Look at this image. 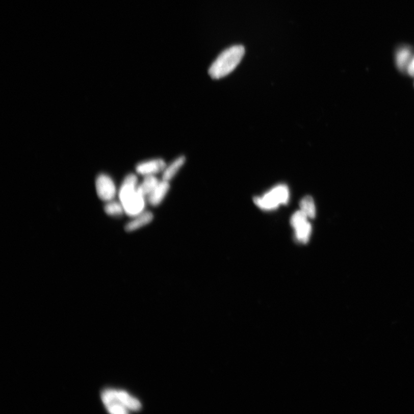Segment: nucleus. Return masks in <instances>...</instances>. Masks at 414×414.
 Instances as JSON below:
<instances>
[{
	"mask_svg": "<svg viewBox=\"0 0 414 414\" xmlns=\"http://www.w3.org/2000/svg\"><path fill=\"white\" fill-rule=\"evenodd\" d=\"M137 175L129 174L123 180L119 191V199L124 212L130 217H135L145 210L146 197L138 190Z\"/></svg>",
	"mask_w": 414,
	"mask_h": 414,
	"instance_id": "nucleus-1",
	"label": "nucleus"
},
{
	"mask_svg": "<svg viewBox=\"0 0 414 414\" xmlns=\"http://www.w3.org/2000/svg\"><path fill=\"white\" fill-rule=\"evenodd\" d=\"M245 48L240 45L223 51L211 65L209 73L215 80L221 79L230 74L240 64L245 55Z\"/></svg>",
	"mask_w": 414,
	"mask_h": 414,
	"instance_id": "nucleus-2",
	"label": "nucleus"
},
{
	"mask_svg": "<svg viewBox=\"0 0 414 414\" xmlns=\"http://www.w3.org/2000/svg\"><path fill=\"white\" fill-rule=\"evenodd\" d=\"M102 402L106 407L117 404L123 406L130 411H138L141 408L139 400L126 391L115 389H105L101 395Z\"/></svg>",
	"mask_w": 414,
	"mask_h": 414,
	"instance_id": "nucleus-3",
	"label": "nucleus"
},
{
	"mask_svg": "<svg viewBox=\"0 0 414 414\" xmlns=\"http://www.w3.org/2000/svg\"><path fill=\"white\" fill-rule=\"evenodd\" d=\"M290 192L286 185H278L262 197L254 198V203L264 210H272L280 204H286L289 202Z\"/></svg>",
	"mask_w": 414,
	"mask_h": 414,
	"instance_id": "nucleus-4",
	"label": "nucleus"
},
{
	"mask_svg": "<svg viewBox=\"0 0 414 414\" xmlns=\"http://www.w3.org/2000/svg\"><path fill=\"white\" fill-rule=\"evenodd\" d=\"M97 194L103 201L109 202L113 200L116 193L115 183L112 179L106 174H100L96 181Z\"/></svg>",
	"mask_w": 414,
	"mask_h": 414,
	"instance_id": "nucleus-5",
	"label": "nucleus"
},
{
	"mask_svg": "<svg viewBox=\"0 0 414 414\" xmlns=\"http://www.w3.org/2000/svg\"><path fill=\"white\" fill-rule=\"evenodd\" d=\"M165 161L162 159L157 158L143 161L136 166V172L144 177L148 175H156L164 172L166 168Z\"/></svg>",
	"mask_w": 414,
	"mask_h": 414,
	"instance_id": "nucleus-6",
	"label": "nucleus"
},
{
	"mask_svg": "<svg viewBox=\"0 0 414 414\" xmlns=\"http://www.w3.org/2000/svg\"><path fill=\"white\" fill-rule=\"evenodd\" d=\"M170 182L162 179L154 190L147 197L148 203L157 206L160 205L165 199L170 190Z\"/></svg>",
	"mask_w": 414,
	"mask_h": 414,
	"instance_id": "nucleus-7",
	"label": "nucleus"
},
{
	"mask_svg": "<svg viewBox=\"0 0 414 414\" xmlns=\"http://www.w3.org/2000/svg\"><path fill=\"white\" fill-rule=\"evenodd\" d=\"M153 219H154V215L150 211H145L134 217L131 222L126 224L125 230L128 232L136 231L150 223Z\"/></svg>",
	"mask_w": 414,
	"mask_h": 414,
	"instance_id": "nucleus-8",
	"label": "nucleus"
},
{
	"mask_svg": "<svg viewBox=\"0 0 414 414\" xmlns=\"http://www.w3.org/2000/svg\"><path fill=\"white\" fill-rule=\"evenodd\" d=\"M186 161L185 156H179L170 164L166 165L164 172L162 173L163 174L162 179L170 182L177 175L179 171L183 168V166L185 165Z\"/></svg>",
	"mask_w": 414,
	"mask_h": 414,
	"instance_id": "nucleus-9",
	"label": "nucleus"
},
{
	"mask_svg": "<svg viewBox=\"0 0 414 414\" xmlns=\"http://www.w3.org/2000/svg\"><path fill=\"white\" fill-rule=\"evenodd\" d=\"M412 51L410 48L407 46L400 47L396 54V62L400 70L407 69V67L412 58Z\"/></svg>",
	"mask_w": 414,
	"mask_h": 414,
	"instance_id": "nucleus-10",
	"label": "nucleus"
},
{
	"mask_svg": "<svg viewBox=\"0 0 414 414\" xmlns=\"http://www.w3.org/2000/svg\"><path fill=\"white\" fill-rule=\"evenodd\" d=\"M160 181L156 175L145 176L143 182L139 184L138 190L144 196L147 197L158 185Z\"/></svg>",
	"mask_w": 414,
	"mask_h": 414,
	"instance_id": "nucleus-11",
	"label": "nucleus"
},
{
	"mask_svg": "<svg viewBox=\"0 0 414 414\" xmlns=\"http://www.w3.org/2000/svg\"><path fill=\"white\" fill-rule=\"evenodd\" d=\"M296 239L302 244H307L312 235V225L307 221L294 228Z\"/></svg>",
	"mask_w": 414,
	"mask_h": 414,
	"instance_id": "nucleus-12",
	"label": "nucleus"
},
{
	"mask_svg": "<svg viewBox=\"0 0 414 414\" xmlns=\"http://www.w3.org/2000/svg\"><path fill=\"white\" fill-rule=\"evenodd\" d=\"M300 210L307 216V217L313 219L316 217V209L313 198L309 196H305L300 202Z\"/></svg>",
	"mask_w": 414,
	"mask_h": 414,
	"instance_id": "nucleus-13",
	"label": "nucleus"
},
{
	"mask_svg": "<svg viewBox=\"0 0 414 414\" xmlns=\"http://www.w3.org/2000/svg\"><path fill=\"white\" fill-rule=\"evenodd\" d=\"M105 211L107 214L112 217H119L125 213L121 202L113 200L107 202L105 206Z\"/></svg>",
	"mask_w": 414,
	"mask_h": 414,
	"instance_id": "nucleus-14",
	"label": "nucleus"
},
{
	"mask_svg": "<svg viewBox=\"0 0 414 414\" xmlns=\"http://www.w3.org/2000/svg\"><path fill=\"white\" fill-rule=\"evenodd\" d=\"M307 216L302 211L299 210L292 216L291 218V224L294 228L298 226L299 225L307 221Z\"/></svg>",
	"mask_w": 414,
	"mask_h": 414,
	"instance_id": "nucleus-15",
	"label": "nucleus"
},
{
	"mask_svg": "<svg viewBox=\"0 0 414 414\" xmlns=\"http://www.w3.org/2000/svg\"><path fill=\"white\" fill-rule=\"evenodd\" d=\"M407 69L409 74L414 76V57L412 58L410 62H409Z\"/></svg>",
	"mask_w": 414,
	"mask_h": 414,
	"instance_id": "nucleus-16",
	"label": "nucleus"
}]
</instances>
